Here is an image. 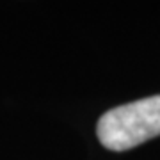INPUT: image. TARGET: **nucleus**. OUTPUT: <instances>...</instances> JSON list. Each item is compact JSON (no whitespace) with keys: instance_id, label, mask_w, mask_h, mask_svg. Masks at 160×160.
Returning a JSON list of instances; mask_svg holds the SVG:
<instances>
[{"instance_id":"1","label":"nucleus","mask_w":160,"mask_h":160,"mask_svg":"<svg viewBox=\"0 0 160 160\" xmlns=\"http://www.w3.org/2000/svg\"><path fill=\"white\" fill-rule=\"evenodd\" d=\"M100 142L112 151H126L160 135V94L119 105L98 119Z\"/></svg>"}]
</instances>
